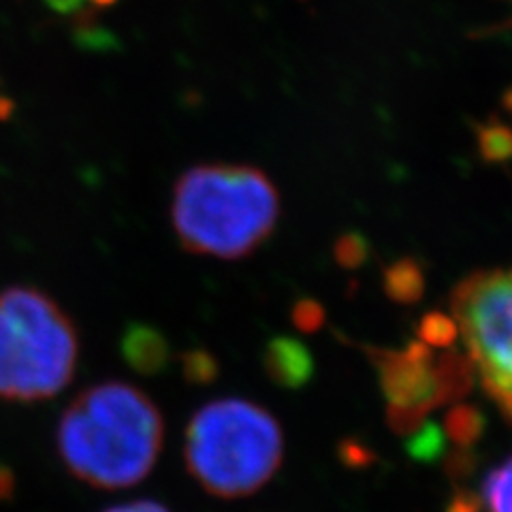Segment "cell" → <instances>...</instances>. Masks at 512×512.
<instances>
[{"mask_svg":"<svg viewBox=\"0 0 512 512\" xmlns=\"http://www.w3.org/2000/svg\"><path fill=\"white\" fill-rule=\"evenodd\" d=\"M163 431V416L146 393L126 382H103L64 410L56 444L75 478L99 489H126L156 466Z\"/></svg>","mask_w":512,"mask_h":512,"instance_id":"6da1fadb","label":"cell"},{"mask_svg":"<svg viewBox=\"0 0 512 512\" xmlns=\"http://www.w3.org/2000/svg\"><path fill=\"white\" fill-rule=\"evenodd\" d=\"M278 218V188L250 165L192 167L173 188V231L192 254L246 259L267 242Z\"/></svg>","mask_w":512,"mask_h":512,"instance_id":"7a4b0ae2","label":"cell"},{"mask_svg":"<svg viewBox=\"0 0 512 512\" xmlns=\"http://www.w3.org/2000/svg\"><path fill=\"white\" fill-rule=\"evenodd\" d=\"M186 468L216 498H246L259 491L282 463L278 421L246 399H216L186 429Z\"/></svg>","mask_w":512,"mask_h":512,"instance_id":"3957f363","label":"cell"},{"mask_svg":"<svg viewBox=\"0 0 512 512\" xmlns=\"http://www.w3.org/2000/svg\"><path fill=\"white\" fill-rule=\"evenodd\" d=\"M79 338L71 318L35 288L0 293V399L41 402L71 382Z\"/></svg>","mask_w":512,"mask_h":512,"instance_id":"277c9868","label":"cell"},{"mask_svg":"<svg viewBox=\"0 0 512 512\" xmlns=\"http://www.w3.org/2000/svg\"><path fill=\"white\" fill-rule=\"evenodd\" d=\"M451 306L472 370L512 423V267L476 271L455 288Z\"/></svg>","mask_w":512,"mask_h":512,"instance_id":"5b68a950","label":"cell"},{"mask_svg":"<svg viewBox=\"0 0 512 512\" xmlns=\"http://www.w3.org/2000/svg\"><path fill=\"white\" fill-rule=\"evenodd\" d=\"M378 380L389 404V423L408 434L427 412L451 404L472 387V363L457 352L434 355L431 346L410 342L404 350H370Z\"/></svg>","mask_w":512,"mask_h":512,"instance_id":"8992f818","label":"cell"},{"mask_svg":"<svg viewBox=\"0 0 512 512\" xmlns=\"http://www.w3.org/2000/svg\"><path fill=\"white\" fill-rule=\"evenodd\" d=\"M265 370L284 389H301L314 374V359L308 346L280 335L267 344Z\"/></svg>","mask_w":512,"mask_h":512,"instance_id":"52a82bcc","label":"cell"},{"mask_svg":"<svg viewBox=\"0 0 512 512\" xmlns=\"http://www.w3.org/2000/svg\"><path fill=\"white\" fill-rule=\"evenodd\" d=\"M122 350L126 361L141 374H156L169 361V346L165 338H160L154 329L148 327H135L128 331Z\"/></svg>","mask_w":512,"mask_h":512,"instance_id":"ba28073f","label":"cell"},{"mask_svg":"<svg viewBox=\"0 0 512 512\" xmlns=\"http://www.w3.org/2000/svg\"><path fill=\"white\" fill-rule=\"evenodd\" d=\"M387 291L395 301L410 303L423 295L425 278L414 261H399L387 271Z\"/></svg>","mask_w":512,"mask_h":512,"instance_id":"9c48e42d","label":"cell"},{"mask_svg":"<svg viewBox=\"0 0 512 512\" xmlns=\"http://www.w3.org/2000/svg\"><path fill=\"white\" fill-rule=\"evenodd\" d=\"M483 429V414L470 406L453 408L444 421V436L451 438L457 446H472L483 434Z\"/></svg>","mask_w":512,"mask_h":512,"instance_id":"30bf717a","label":"cell"},{"mask_svg":"<svg viewBox=\"0 0 512 512\" xmlns=\"http://www.w3.org/2000/svg\"><path fill=\"white\" fill-rule=\"evenodd\" d=\"M487 512H512V457L489 472L483 485Z\"/></svg>","mask_w":512,"mask_h":512,"instance_id":"8fae6325","label":"cell"},{"mask_svg":"<svg viewBox=\"0 0 512 512\" xmlns=\"http://www.w3.org/2000/svg\"><path fill=\"white\" fill-rule=\"evenodd\" d=\"M459 335L453 318L444 314H429L421 325V342L427 346H451Z\"/></svg>","mask_w":512,"mask_h":512,"instance_id":"7c38bea8","label":"cell"},{"mask_svg":"<svg viewBox=\"0 0 512 512\" xmlns=\"http://www.w3.org/2000/svg\"><path fill=\"white\" fill-rule=\"evenodd\" d=\"M416 434L410 440V453L416 459L423 461H431L442 455L444 451V434L436 427H427V425H419L414 429Z\"/></svg>","mask_w":512,"mask_h":512,"instance_id":"4fadbf2b","label":"cell"},{"mask_svg":"<svg viewBox=\"0 0 512 512\" xmlns=\"http://www.w3.org/2000/svg\"><path fill=\"white\" fill-rule=\"evenodd\" d=\"M485 156L495 160H504L512 156V133L504 126H493L489 133L483 135Z\"/></svg>","mask_w":512,"mask_h":512,"instance_id":"5bb4252c","label":"cell"},{"mask_svg":"<svg viewBox=\"0 0 512 512\" xmlns=\"http://www.w3.org/2000/svg\"><path fill=\"white\" fill-rule=\"evenodd\" d=\"M186 378L192 382H210L216 376V363L205 352H190L184 359Z\"/></svg>","mask_w":512,"mask_h":512,"instance_id":"9a60e30c","label":"cell"},{"mask_svg":"<svg viewBox=\"0 0 512 512\" xmlns=\"http://www.w3.org/2000/svg\"><path fill=\"white\" fill-rule=\"evenodd\" d=\"M365 242L357 235H348L342 237V242L338 244V259L346 267H357L365 261Z\"/></svg>","mask_w":512,"mask_h":512,"instance_id":"2e32d148","label":"cell"},{"mask_svg":"<svg viewBox=\"0 0 512 512\" xmlns=\"http://www.w3.org/2000/svg\"><path fill=\"white\" fill-rule=\"evenodd\" d=\"M295 320L303 331H314L320 323H323V310L312 301H303L295 310Z\"/></svg>","mask_w":512,"mask_h":512,"instance_id":"e0dca14e","label":"cell"},{"mask_svg":"<svg viewBox=\"0 0 512 512\" xmlns=\"http://www.w3.org/2000/svg\"><path fill=\"white\" fill-rule=\"evenodd\" d=\"M105 512H169L163 504L158 502H150V500H139V502H128V504H120L109 508Z\"/></svg>","mask_w":512,"mask_h":512,"instance_id":"ac0fdd59","label":"cell"},{"mask_svg":"<svg viewBox=\"0 0 512 512\" xmlns=\"http://www.w3.org/2000/svg\"><path fill=\"white\" fill-rule=\"evenodd\" d=\"M13 493H15V476L5 463H0V502L11 500Z\"/></svg>","mask_w":512,"mask_h":512,"instance_id":"d6986e66","label":"cell"},{"mask_svg":"<svg viewBox=\"0 0 512 512\" xmlns=\"http://www.w3.org/2000/svg\"><path fill=\"white\" fill-rule=\"evenodd\" d=\"M480 504L476 500H472L470 495H461V498H457L451 508H448V512H478Z\"/></svg>","mask_w":512,"mask_h":512,"instance_id":"ffe728a7","label":"cell"}]
</instances>
